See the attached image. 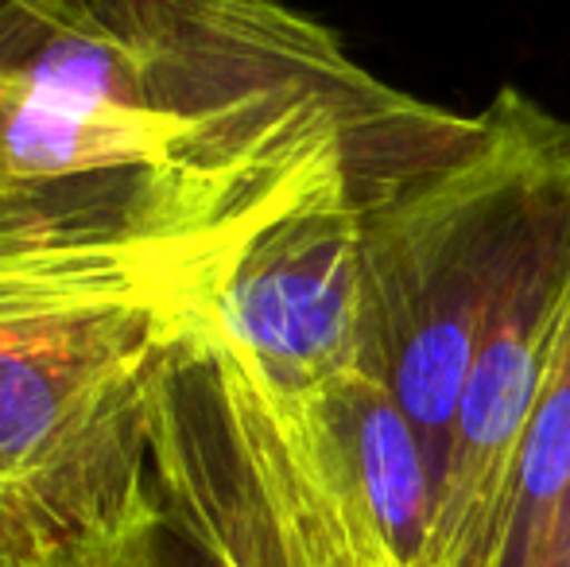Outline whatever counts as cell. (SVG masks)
<instances>
[{
  "instance_id": "ba28073f",
  "label": "cell",
  "mask_w": 570,
  "mask_h": 567,
  "mask_svg": "<svg viewBox=\"0 0 570 567\" xmlns=\"http://www.w3.org/2000/svg\"><path fill=\"white\" fill-rule=\"evenodd\" d=\"M210 567H350L338 553L292 529L229 517L198 537Z\"/></svg>"
},
{
  "instance_id": "30bf717a",
  "label": "cell",
  "mask_w": 570,
  "mask_h": 567,
  "mask_svg": "<svg viewBox=\"0 0 570 567\" xmlns=\"http://www.w3.org/2000/svg\"><path fill=\"white\" fill-rule=\"evenodd\" d=\"M0 567H28L23 560H8V556H0Z\"/></svg>"
},
{
  "instance_id": "5b68a950",
  "label": "cell",
  "mask_w": 570,
  "mask_h": 567,
  "mask_svg": "<svg viewBox=\"0 0 570 567\" xmlns=\"http://www.w3.org/2000/svg\"><path fill=\"white\" fill-rule=\"evenodd\" d=\"M218 326L287 401L357 370L368 346L365 187L342 172L268 218L233 253Z\"/></svg>"
},
{
  "instance_id": "7a4b0ae2",
  "label": "cell",
  "mask_w": 570,
  "mask_h": 567,
  "mask_svg": "<svg viewBox=\"0 0 570 567\" xmlns=\"http://www.w3.org/2000/svg\"><path fill=\"white\" fill-rule=\"evenodd\" d=\"M446 121L451 109L381 78L268 114L190 121L62 106L0 75V229H256L350 167L415 156Z\"/></svg>"
},
{
  "instance_id": "8fae6325",
  "label": "cell",
  "mask_w": 570,
  "mask_h": 567,
  "mask_svg": "<svg viewBox=\"0 0 570 567\" xmlns=\"http://www.w3.org/2000/svg\"><path fill=\"white\" fill-rule=\"evenodd\" d=\"M195 553H198V548H195ZM198 556H203V553H198ZM203 564H206V560H203ZM206 567H210V564H206Z\"/></svg>"
},
{
  "instance_id": "52a82bcc",
  "label": "cell",
  "mask_w": 570,
  "mask_h": 567,
  "mask_svg": "<svg viewBox=\"0 0 570 567\" xmlns=\"http://www.w3.org/2000/svg\"><path fill=\"white\" fill-rule=\"evenodd\" d=\"M28 567H206L175 529L151 470L144 467L125 493L86 529L23 560Z\"/></svg>"
},
{
  "instance_id": "9c48e42d",
  "label": "cell",
  "mask_w": 570,
  "mask_h": 567,
  "mask_svg": "<svg viewBox=\"0 0 570 567\" xmlns=\"http://www.w3.org/2000/svg\"><path fill=\"white\" fill-rule=\"evenodd\" d=\"M543 567H570V498H567V509H563V521H559L556 545H551L548 564Z\"/></svg>"
},
{
  "instance_id": "277c9868",
  "label": "cell",
  "mask_w": 570,
  "mask_h": 567,
  "mask_svg": "<svg viewBox=\"0 0 570 567\" xmlns=\"http://www.w3.org/2000/svg\"><path fill=\"white\" fill-rule=\"evenodd\" d=\"M570 354V140L501 273L443 454L431 567H485L524 431Z\"/></svg>"
},
{
  "instance_id": "3957f363",
  "label": "cell",
  "mask_w": 570,
  "mask_h": 567,
  "mask_svg": "<svg viewBox=\"0 0 570 567\" xmlns=\"http://www.w3.org/2000/svg\"><path fill=\"white\" fill-rule=\"evenodd\" d=\"M567 140L570 121L504 86L462 148L365 206V365L415 420L439 482L489 300Z\"/></svg>"
},
{
  "instance_id": "6da1fadb",
  "label": "cell",
  "mask_w": 570,
  "mask_h": 567,
  "mask_svg": "<svg viewBox=\"0 0 570 567\" xmlns=\"http://www.w3.org/2000/svg\"><path fill=\"white\" fill-rule=\"evenodd\" d=\"M248 234L0 229V556L75 537L148 467L159 397Z\"/></svg>"
},
{
  "instance_id": "8992f818",
  "label": "cell",
  "mask_w": 570,
  "mask_h": 567,
  "mask_svg": "<svg viewBox=\"0 0 570 567\" xmlns=\"http://www.w3.org/2000/svg\"><path fill=\"white\" fill-rule=\"evenodd\" d=\"M303 409L318 420L353 498L396 560L404 567H431L439 470L389 381L361 362Z\"/></svg>"
}]
</instances>
